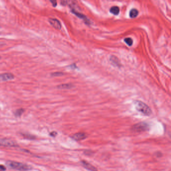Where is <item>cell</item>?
Returning a JSON list of instances; mask_svg holds the SVG:
<instances>
[{"label": "cell", "mask_w": 171, "mask_h": 171, "mask_svg": "<svg viewBox=\"0 0 171 171\" xmlns=\"http://www.w3.org/2000/svg\"><path fill=\"white\" fill-rule=\"evenodd\" d=\"M50 136L51 137H55L56 136V135H57V133L56 132H51L50 134Z\"/></svg>", "instance_id": "20"}, {"label": "cell", "mask_w": 171, "mask_h": 171, "mask_svg": "<svg viewBox=\"0 0 171 171\" xmlns=\"http://www.w3.org/2000/svg\"><path fill=\"white\" fill-rule=\"evenodd\" d=\"M149 126L148 124L144 122L138 123L136 125H135L133 128L132 130L137 132H141L147 131L149 130Z\"/></svg>", "instance_id": "3"}, {"label": "cell", "mask_w": 171, "mask_h": 171, "mask_svg": "<svg viewBox=\"0 0 171 171\" xmlns=\"http://www.w3.org/2000/svg\"><path fill=\"white\" fill-rule=\"evenodd\" d=\"M61 3L63 5H68L70 7L75 6V0H61Z\"/></svg>", "instance_id": "10"}, {"label": "cell", "mask_w": 171, "mask_h": 171, "mask_svg": "<svg viewBox=\"0 0 171 171\" xmlns=\"http://www.w3.org/2000/svg\"><path fill=\"white\" fill-rule=\"evenodd\" d=\"M49 22L50 24L55 29L60 30L61 28V25L60 22L55 19H50L49 20Z\"/></svg>", "instance_id": "7"}, {"label": "cell", "mask_w": 171, "mask_h": 171, "mask_svg": "<svg viewBox=\"0 0 171 171\" xmlns=\"http://www.w3.org/2000/svg\"><path fill=\"white\" fill-rule=\"evenodd\" d=\"M81 163L82 165L87 170L90 171H97V169L94 167H93L92 165H91L88 162L84 161H82Z\"/></svg>", "instance_id": "8"}, {"label": "cell", "mask_w": 171, "mask_h": 171, "mask_svg": "<svg viewBox=\"0 0 171 171\" xmlns=\"http://www.w3.org/2000/svg\"><path fill=\"white\" fill-rule=\"evenodd\" d=\"M86 137H87L86 135L84 133H78L75 134L71 137V138L73 140H74L76 141L84 140L85 138H86Z\"/></svg>", "instance_id": "6"}, {"label": "cell", "mask_w": 171, "mask_h": 171, "mask_svg": "<svg viewBox=\"0 0 171 171\" xmlns=\"http://www.w3.org/2000/svg\"><path fill=\"white\" fill-rule=\"evenodd\" d=\"M110 61L112 63H113L116 66H119L120 65V62H119V59H118L117 57H116L115 56H112L110 57Z\"/></svg>", "instance_id": "12"}, {"label": "cell", "mask_w": 171, "mask_h": 171, "mask_svg": "<svg viewBox=\"0 0 171 171\" xmlns=\"http://www.w3.org/2000/svg\"><path fill=\"white\" fill-rule=\"evenodd\" d=\"M23 136L25 138H27V139H35V137H34V136H33V135H30V134H23Z\"/></svg>", "instance_id": "17"}, {"label": "cell", "mask_w": 171, "mask_h": 171, "mask_svg": "<svg viewBox=\"0 0 171 171\" xmlns=\"http://www.w3.org/2000/svg\"><path fill=\"white\" fill-rule=\"evenodd\" d=\"M73 87V85L71 84H64L59 85L57 88L60 89H71Z\"/></svg>", "instance_id": "11"}, {"label": "cell", "mask_w": 171, "mask_h": 171, "mask_svg": "<svg viewBox=\"0 0 171 171\" xmlns=\"http://www.w3.org/2000/svg\"><path fill=\"white\" fill-rule=\"evenodd\" d=\"M6 168L5 166L0 165V171H6Z\"/></svg>", "instance_id": "21"}, {"label": "cell", "mask_w": 171, "mask_h": 171, "mask_svg": "<svg viewBox=\"0 0 171 171\" xmlns=\"http://www.w3.org/2000/svg\"><path fill=\"white\" fill-rule=\"evenodd\" d=\"M24 111H25V110L24 109H18L15 111V115L16 117H21L22 115V114H23V113L24 112Z\"/></svg>", "instance_id": "15"}, {"label": "cell", "mask_w": 171, "mask_h": 171, "mask_svg": "<svg viewBox=\"0 0 171 171\" xmlns=\"http://www.w3.org/2000/svg\"><path fill=\"white\" fill-rule=\"evenodd\" d=\"M64 74L63 73L61 72H55L51 74V76L53 77H59V76H62Z\"/></svg>", "instance_id": "18"}, {"label": "cell", "mask_w": 171, "mask_h": 171, "mask_svg": "<svg viewBox=\"0 0 171 171\" xmlns=\"http://www.w3.org/2000/svg\"><path fill=\"white\" fill-rule=\"evenodd\" d=\"M125 43L129 46H132L133 44V40L130 38H126L125 40H124Z\"/></svg>", "instance_id": "16"}, {"label": "cell", "mask_w": 171, "mask_h": 171, "mask_svg": "<svg viewBox=\"0 0 171 171\" xmlns=\"http://www.w3.org/2000/svg\"><path fill=\"white\" fill-rule=\"evenodd\" d=\"M6 164L10 168L16 170L25 171L30 170L31 169V168L29 166L17 162L10 161H8Z\"/></svg>", "instance_id": "1"}, {"label": "cell", "mask_w": 171, "mask_h": 171, "mask_svg": "<svg viewBox=\"0 0 171 171\" xmlns=\"http://www.w3.org/2000/svg\"><path fill=\"white\" fill-rule=\"evenodd\" d=\"M136 109L145 116H150L152 113L150 108L145 103L141 101H136L135 102Z\"/></svg>", "instance_id": "2"}, {"label": "cell", "mask_w": 171, "mask_h": 171, "mask_svg": "<svg viewBox=\"0 0 171 171\" xmlns=\"http://www.w3.org/2000/svg\"><path fill=\"white\" fill-rule=\"evenodd\" d=\"M17 146L16 143L13 140L8 139L0 138V146L12 147H16Z\"/></svg>", "instance_id": "4"}, {"label": "cell", "mask_w": 171, "mask_h": 171, "mask_svg": "<svg viewBox=\"0 0 171 171\" xmlns=\"http://www.w3.org/2000/svg\"><path fill=\"white\" fill-rule=\"evenodd\" d=\"M1 57H0V59H1Z\"/></svg>", "instance_id": "22"}, {"label": "cell", "mask_w": 171, "mask_h": 171, "mask_svg": "<svg viewBox=\"0 0 171 171\" xmlns=\"http://www.w3.org/2000/svg\"><path fill=\"white\" fill-rule=\"evenodd\" d=\"M72 12L73 14H74L75 15H76L78 17H79V18H81V19L84 20L85 21H86V23L87 24H88V23H89V21L87 19V18H86L84 15H83L82 14H80V13H79L77 12H76L75 10H72Z\"/></svg>", "instance_id": "9"}, {"label": "cell", "mask_w": 171, "mask_h": 171, "mask_svg": "<svg viewBox=\"0 0 171 171\" xmlns=\"http://www.w3.org/2000/svg\"><path fill=\"white\" fill-rule=\"evenodd\" d=\"M14 76L11 73H4L0 74V81H8L14 79Z\"/></svg>", "instance_id": "5"}, {"label": "cell", "mask_w": 171, "mask_h": 171, "mask_svg": "<svg viewBox=\"0 0 171 171\" xmlns=\"http://www.w3.org/2000/svg\"><path fill=\"white\" fill-rule=\"evenodd\" d=\"M50 1L51 2V3H52V5H53V6L54 7H56V6H57V1H56V0H50Z\"/></svg>", "instance_id": "19"}, {"label": "cell", "mask_w": 171, "mask_h": 171, "mask_svg": "<svg viewBox=\"0 0 171 171\" xmlns=\"http://www.w3.org/2000/svg\"><path fill=\"white\" fill-rule=\"evenodd\" d=\"M138 14H139L138 11L137 9H133L130 11V16L131 18H135L137 17V16L138 15Z\"/></svg>", "instance_id": "14"}, {"label": "cell", "mask_w": 171, "mask_h": 171, "mask_svg": "<svg viewBox=\"0 0 171 171\" xmlns=\"http://www.w3.org/2000/svg\"><path fill=\"white\" fill-rule=\"evenodd\" d=\"M110 12L115 15H118L120 13V9L118 7H112L110 9Z\"/></svg>", "instance_id": "13"}]
</instances>
